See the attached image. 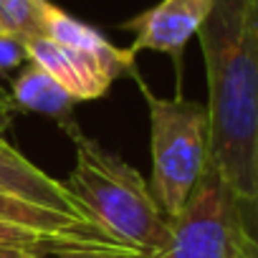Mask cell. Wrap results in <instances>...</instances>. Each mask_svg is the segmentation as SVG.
Wrapping results in <instances>:
<instances>
[{
    "label": "cell",
    "instance_id": "6da1fadb",
    "mask_svg": "<svg viewBox=\"0 0 258 258\" xmlns=\"http://www.w3.org/2000/svg\"><path fill=\"white\" fill-rule=\"evenodd\" d=\"M198 38L208 71V157L235 195V205H245L255 195L258 150L255 0H215Z\"/></svg>",
    "mask_w": 258,
    "mask_h": 258
},
{
    "label": "cell",
    "instance_id": "7a4b0ae2",
    "mask_svg": "<svg viewBox=\"0 0 258 258\" xmlns=\"http://www.w3.org/2000/svg\"><path fill=\"white\" fill-rule=\"evenodd\" d=\"M63 132L74 142V170L69 190L114 240L140 258L157 253L170 235V218L155 200L150 182L119 155L101 147L74 121Z\"/></svg>",
    "mask_w": 258,
    "mask_h": 258
},
{
    "label": "cell",
    "instance_id": "3957f363",
    "mask_svg": "<svg viewBox=\"0 0 258 258\" xmlns=\"http://www.w3.org/2000/svg\"><path fill=\"white\" fill-rule=\"evenodd\" d=\"M150 109V150L152 177L150 190L167 218H175L192 195L208 155H210V124L208 106L185 99L157 96L140 71L132 76Z\"/></svg>",
    "mask_w": 258,
    "mask_h": 258
},
{
    "label": "cell",
    "instance_id": "277c9868",
    "mask_svg": "<svg viewBox=\"0 0 258 258\" xmlns=\"http://www.w3.org/2000/svg\"><path fill=\"white\" fill-rule=\"evenodd\" d=\"M240 245L235 195L208 157L185 208L170 218L167 243L150 258H238Z\"/></svg>",
    "mask_w": 258,
    "mask_h": 258
},
{
    "label": "cell",
    "instance_id": "5b68a950",
    "mask_svg": "<svg viewBox=\"0 0 258 258\" xmlns=\"http://www.w3.org/2000/svg\"><path fill=\"white\" fill-rule=\"evenodd\" d=\"M215 0H160L150 11L126 21L121 28L135 33L129 46L135 56L140 51H162L180 63L182 51L192 36H198Z\"/></svg>",
    "mask_w": 258,
    "mask_h": 258
},
{
    "label": "cell",
    "instance_id": "8992f818",
    "mask_svg": "<svg viewBox=\"0 0 258 258\" xmlns=\"http://www.w3.org/2000/svg\"><path fill=\"white\" fill-rule=\"evenodd\" d=\"M28 61L38 63L48 76H53L76 101H94L104 96L114 81V74L94 56L69 48L48 36L26 38Z\"/></svg>",
    "mask_w": 258,
    "mask_h": 258
},
{
    "label": "cell",
    "instance_id": "52a82bcc",
    "mask_svg": "<svg viewBox=\"0 0 258 258\" xmlns=\"http://www.w3.org/2000/svg\"><path fill=\"white\" fill-rule=\"evenodd\" d=\"M0 190L18 195L23 200H31L36 205L74 215V218L91 220L66 182H58L56 177L43 172L38 165H33L11 142H6L3 135H0Z\"/></svg>",
    "mask_w": 258,
    "mask_h": 258
},
{
    "label": "cell",
    "instance_id": "ba28073f",
    "mask_svg": "<svg viewBox=\"0 0 258 258\" xmlns=\"http://www.w3.org/2000/svg\"><path fill=\"white\" fill-rule=\"evenodd\" d=\"M46 36L63 43V46H69V48H76L81 53H89V56L99 58L114 74V79L137 74V56L132 51L111 46L99 31H94L84 21H76L74 16H69L66 11H61L53 3L46 11Z\"/></svg>",
    "mask_w": 258,
    "mask_h": 258
},
{
    "label": "cell",
    "instance_id": "9c48e42d",
    "mask_svg": "<svg viewBox=\"0 0 258 258\" xmlns=\"http://www.w3.org/2000/svg\"><path fill=\"white\" fill-rule=\"evenodd\" d=\"M13 91V104L26 109V111H38L51 116L61 129L74 124V106L76 99L53 79L48 76L38 63L26 61L18 76L11 81Z\"/></svg>",
    "mask_w": 258,
    "mask_h": 258
},
{
    "label": "cell",
    "instance_id": "30bf717a",
    "mask_svg": "<svg viewBox=\"0 0 258 258\" xmlns=\"http://www.w3.org/2000/svg\"><path fill=\"white\" fill-rule=\"evenodd\" d=\"M51 0H0V26L6 33L33 38L46 36V11Z\"/></svg>",
    "mask_w": 258,
    "mask_h": 258
},
{
    "label": "cell",
    "instance_id": "8fae6325",
    "mask_svg": "<svg viewBox=\"0 0 258 258\" xmlns=\"http://www.w3.org/2000/svg\"><path fill=\"white\" fill-rule=\"evenodd\" d=\"M0 248H23V250H33V253H41V255L86 253V250H81L76 243H71L66 238L36 233V230H28V228L8 225V223H0Z\"/></svg>",
    "mask_w": 258,
    "mask_h": 258
},
{
    "label": "cell",
    "instance_id": "7c38bea8",
    "mask_svg": "<svg viewBox=\"0 0 258 258\" xmlns=\"http://www.w3.org/2000/svg\"><path fill=\"white\" fill-rule=\"evenodd\" d=\"M255 8H258V0H255ZM238 223L245 240L258 250V150H255V195L245 205H238Z\"/></svg>",
    "mask_w": 258,
    "mask_h": 258
},
{
    "label": "cell",
    "instance_id": "4fadbf2b",
    "mask_svg": "<svg viewBox=\"0 0 258 258\" xmlns=\"http://www.w3.org/2000/svg\"><path fill=\"white\" fill-rule=\"evenodd\" d=\"M28 61L26 41L13 33H0V76L11 69H18Z\"/></svg>",
    "mask_w": 258,
    "mask_h": 258
},
{
    "label": "cell",
    "instance_id": "5bb4252c",
    "mask_svg": "<svg viewBox=\"0 0 258 258\" xmlns=\"http://www.w3.org/2000/svg\"><path fill=\"white\" fill-rule=\"evenodd\" d=\"M0 258H43V255L23 248H0Z\"/></svg>",
    "mask_w": 258,
    "mask_h": 258
},
{
    "label": "cell",
    "instance_id": "9a60e30c",
    "mask_svg": "<svg viewBox=\"0 0 258 258\" xmlns=\"http://www.w3.org/2000/svg\"><path fill=\"white\" fill-rule=\"evenodd\" d=\"M43 258H111V255H96V253H58V255H43Z\"/></svg>",
    "mask_w": 258,
    "mask_h": 258
},
{
    "label": "cell",
    "instance_id": "2e32d148",
    "mask_svg": "<svg viewBox=\"0 0 258 258\" xmlns=\"http://www.w3.org/2000/svg\"><path fill=\"white\" fill-rule=\"evenodd\" d=\"M238 258H258V250L245 240V235H243V245H240V253H238Z\"/></svg>",
    "mask_w": 258,
    "mask_h": 258
},
{
    "label": "cell",
    "instance_id": "e0dca14e",
    "mask_svg": "<svg viewBox=\"0 0 258 258\" xmlns=\"http://www.w3.org/2000/svg\"><path fill=\"white\" fill-rule=\"evenodd\" d=\"M6 104H8V101H6V96H3V94H0V129H3V126H6V119H8V116L3 114V106H6Z\"/></svg>",
    "mask_w": 258,
    "mask_h": 258
},
{
    "label": "cell",
    "instance_id": "ac0fdd59",
    "mask_svg": "<svg viewBox=\"0 0 258 258\" xmlns=\"http://www.w3.org/2000/svg\"><path fill=\"white\" fill-rule=\"evenodd\" d=\"M0 33H6V31H3V26H0Z\"/></svg>",
    "mask_w": 258,
    "mask_h": 258
}]
</instances>
